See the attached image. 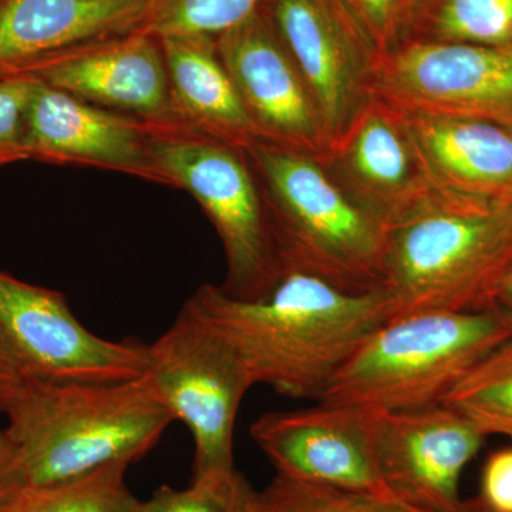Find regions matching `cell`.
Returning a JSON list of instances; mask_svg holds the SVG:
<instances>
[{"label": "cell", "instance_id": "obj_1", "mask_svg": "<svg viewBox=\"0 0 512 512\" xmlns=\"http://www.w3.org/2000/svg\"><path fill=\"white\" fill-rule=\"evenodd\" d=\"M185 303L234 346L255 386L316 402L367 336L393 318L383 289L350 293L302 272H284L256 299L202 284Z\"/></svg>", "mask_w": 512, "mask_h": 512}, {"label": "cell", "instance_id": "obj_2", "mask_svg": "<svg viewBox=\"0 0 512 512\" xmlns=\"http://www.w3.org/2000/svg\"><path fill=\"white\" fill-rule=\"evenodd\" d=\"M2 413L18 490L134 464L174 423L147 373L116 383L25 382Z\"/></svg>", "mask_w": 512, "mask_h": 512}, {"label": "cell", "instance_id": "obj_3", "mask_svg": "<svg viewBox=\"0 0 512 512\" xmlns=\"http://www.w3.org/2000/svg\"><path fill=\"white\" fill-rule=\"evenodd\" d=\"M511 271L512 202L437 188L387 231L383 291L393 318L495 309Z\"/></svg>", "mask_w": 512, "mask_h": 512}, {"label": "cell", "instance_id": "obj_4", "mask_svg": "<svg viewBox=\"0 0 512 512\" xmlns=\"http://www.w3.org/2000/svg\"><path fill=\"white\" fill-rule=\"evenodd\" d=\"M247 156L284 272L350 293L383 289L387 229L353 202L316 157L258 140Z\"/></svg>", "mask_w": 512, "mask_h": 512}, {"label": "cell", "instance_id": "obj_5", "mask_svg": "<svg viewBox=\"0 0 512 512\" xmlns=\"http://www.w3.org/2000/svg\"><path fill=\"white\" fill-rule=\"evenodd\" d=\"M510 338L512 322L498 309L396 316L367 336L319 402L386 412L437 406Z\"/></svg>", "mask_w": 512, "mask_h": 512}, {"label": "cell", "instance_id": "obj_6", "mask_svg": "<svg viewBox=\"0 0 512 512\" xmlns=\"http://www.w3.org/2000/svg\"><path fill=\"white\" fill-rule=\"evenodd\" d=\"M153 151L167 187L187 191L221 239L222 291L238 299L265 295L284 269L247 151L181 124L156 126Z\"/></svg>", "mask_w": 512, "mask_h": 512}, {"label": "cell", "instance_id": "obj_7", "mask_svg": "<svg viewBox=\"0 0 512 512\" xmlns=\"http://www.w3.org/2000/svg\"><path fill=\"white\" fill-rule=\"evenodd\" d=\"M147 375L174 421L191 433L192 477L235 468V421L255 384L234 346L184 302L148 345Z\"/></svg>", "mask_w": 512, "mask_h": 512}, {"label": "cell", "instance_id": "obj_8", "mask_svg": "<svg viewBox=\"0 0 512 512\" xmlns=\"http://www.w3.org/2000/svg\"><path fill=\"white\" fill-rule=\"evenodd\" d=\"M0 343L25 382L116 383L147 373L146 343L94 335L63 293L3 271Z\"/></svg>", "mask_w": 512, "mask_h": 512}, {"label": "cell", "instance_id": "obj_9", "mask_svg": "<svg viewBox=\"0 0 512 512\" xmlns=\"http://www.w3.org/2000/svg\"><path fill=\"white\" fill-rule=\"evenodd\" d=\"M372 96L404 113L512 128V46L402 40L373 64Z\"/></svg>", "mask_w": 512, "mask_h": 512}, {"label": "cell", "instance_id": "obj_10", "mask_svg": "<svg viewBox=\"0 0 512 512\" xmlns=\"http://www.w3.org/2000/svg\"><path fill=\"white\" fill-rule=\"evenodd\" d=\"M318 160L353 202L387 231L437 190L406 114L376 96Z\"/></svg>", "mask_w": 512, "mask_h": 512}, {"label": "cell", "instance_id": "obj_11", "mask_svg": "<svg viewBox=\"0 0 512 512\" xmlns=\"http://www.w3.org/2000/svg\"><path fill=\"white\" fill-rule=\"evenodd\" d=\"M215 43L259 140L322 157L329 141L319 111L264 9Z\"/></svg>", "mask_w": 512, "mask_h": 512}, {"label": "cell", "instance_id": "obj_12", "mask_svg": "<svg viewBox=\"0 0 512 512\" xmlns=\"http://www.w3.org/2000/svg\"><path fill=\"white\" fill-rule=\"evenodd\" d=\"M276 474L340 490L390 495L377 468L370 409L318 402L262 414L249 429Z\"/></svg>", "mask_w": 512, "mask_h": 512}, {"label": "cell", "instance_id": "obj_13", "mask_svg": "<svg viewBox=\"0 0 512 512\" xmlns=\"http://www.w3.org/2000/svg\"><path fill=\"white\" fill-rule=\"evenodd\" d=\"M380 477L393 497L437 508L456 507L460 478L485 437L444 404L386 412L370 409Z\"/></svg>", "mask_w": 512, "mask_h": 512}, {"label": "cell", "instance_id": "obj_14", "mask_svg": "<svg viewBox=\"0 0 512 512\" xmlns=\"http://www.w3.org/2000/svg\"><path fill=\"white\" fill-rule=\"evenodd\" d=\"M262 9L308 86L330 146L372 97L375 59L330 0H265Z\"/></svg>", "mask_w": 512, "mask_h": 512}, {"label": "cell", "instance_id": "obj_15", "mask_svg": "<svg viewBox=\"0 0 512 512\" xmlns=\"http://www.w3.org/2000/svg\"><path fill=\"white\" fill-rule=\"evenodd\" d=\"M156 124L101 109L37 79L28 111V160L99 168L167 187L153 151Z\"/></svg>", "mask_w": 512, "mask_h": 512}, {"label": "cell", "instance_id": "obj_16", "mask_svg": "<svg viewBox=\"0 0 512 512\" xmlns=\"http://www.w3.org/2000/svg\"><path fill=\"white\" fill-rule=\"evenodd\" d=\"M30 76L101 109L156 126L178 123L163 45L143 30L77 47L43 63Z\"/></svg>", "mask_w": 512, "mask_h": 512}, {"label": "cell", "instance_id": "obj_17", "mask_svg": "<svg viewBox=\"0 0 512 512\" xmlns=\"http://www.w3.org/2000/svg\"><path fill=\"white\" fill-rule=\"evenodd\" d=\"M151 0H0V79L143 29Z\"/></svg>", "mask_w": 512, "mask_h": 512}, {"label": "cell", "instance_id": "obj_18", "mask_svg": "<svg viewBox=\"0 0 512 512\" xmlns=\"http://www.w3.org/2000/svg\"><path fill=\"white\" fill-rule=\"evenodd\" d=\"M404 114L437 188L512 202L511 127L461 117Z\"/></svg>", "mask_w": 512, "mask_h": 512}, {"label": "cell", "instance_id": "obj_19", "mask_svg": "<svg viewBox=\"0 0 512 512\" xmlns=\"http://www.w3.org/2000/svg\"><path fill=\"white\" fill-rule=\"evenodd\" d=\"M175 120L192 131L247 150L259 140L214 37H158Z\"/></svg>", "mask_w": 512, "mask_h": 512}, {"label": "cell", "instance_id": "obj_20", "mask_svg": "<svg viewBox=\"0 0 512 512\" xmlns=\"http://www.w3.org/2000/svg\"><path fill=\"white\" fill-rule=\"evenodd\" d=\"M247 512H491L478 498L451 508L412 503L393 495L357 493L276 474L264 490H252Z\"/></svg>", "mask_w": 512, "mask_h": 512}, {"label": "cell", "instance_id": "obj_21", "mask_svg": "<svg viewBox=\"0 0 512 512\" xmlns=\"http://www.w3.org/2000/svg\"><path fill=\"white\" fill-rule=\"evenodd\" d=\"M484 437L512 440V338L487 353L444 397Z\"/></svg>", "mask_w": 512, "mask_h": 512}, {"label": "cell", "instance_id": "obj_22", "mask_svg": "<svg viewBox=\"0 0 512 512\" xmlns=\"http://www.w3.org/2000/svg\"><path fill=\"white\" fill-rule=\"evenodd\" d=\"M128 463H113L86 476L45 487L20 488L0 512H128Z\"/></svg>", "mask_w": 512, "mask_h": 512}, {"label": "cell", "instance_id": "obj_23", "mask_svg": "<svg viewBox=\"0 0 512 512\" xmlns=\"http://www.w3.org/2000/svg\"><path fill=\"white\" fill-rule=\"evenodd\" d=\"M412 40L512 46V0H436Z\"/></svg>", "mask_w": 512, "mask_h": 512}, {"label": "cell", "instance_id": "obj_24", "mask_svg": "<svg viewBox=\"0 0 512 512\" xmlns=\"http://www.w3.org/2000/svg\"><path fill=\"white\" fill-rule=\"evenodd\" d=\"M265 0H151L143 32L157 37H218L241 25Z\"/></svg>", "mask_w": 512, "mask_h": 512}, {"label": "cell", "instance_id": "obj_25", "mask_svg": "<svg viewBox=\"0 0 512 512\" xmlns=\"http://www.w3.org/2000/svg\"><path fill=\"white\" fill-rule=\"evenodd\" d=\"M254 488L239 471H214L192 477L188 487H164L147 500H137L128 512H247Z\"/></svg>", "mask_w": 512, "mask_h": 512}, {"label": "cell", "instance_id": "obj_26", "mask_svg": "<svg viewBox=\"0 0 512 512\" xmlns=\"http://www.w3.org/2000/svg\"><path fill=\"white\" fill-rule=\"evenodd\" d=\"M375 62L402 42L413 0H330Z\"/></svg>", "mask_w": 512, "mask_h": 512}, {"label": "cell", "instance_id": "obj_27", "mask_svg": "<svg viewBox=\"0 0 512 512\" xmlns=\"http://www.w3.org/2000/svg\"><path fill=\"white\" fill-rule=\"evenodd\" d=\"M36 83L30 74L0 79V168L28 160V111Z\"/></svg>", "mask_w": 512, "mask_h": 512}, {"label": "cell", "instance_id": "obj_28", "mask_svg": "<svg viewBox=\"0 0 512 512\" xmlns=\"http://www.w3.org/2000/svg\"><path fill=\"white\" fill-rule=\"evenodd\" d=\"M477 498L491 512H512V447L487 458Z\"/></svg>", "mask_w": 512, "mask_h": 512}, {"label": "cell", "instance_id": "obj_29", "mask_svg": "<svg viewBox=\"0 0 512 512\" xmlns=\"http://www.w3.org/2000/svg\"><path fill=\"white\" fill-rule=\"evenodd\" d=\"M15 448L6 430H0V508L16 493Z\"/></svg>", "mask_w": 512, "mask_h": 512}, {"label": "cell", "instance_id": "obj_30", "mask_svg": "<svg viewBox=\"0 0 512 512\" xmlns=\"http://www.w3.org/2000/svg\"><path fill=\"white\" fill-rule=\"evenodd\" d=\"M25 383L18 367L12 362L2 343H0V413L13 393Z\"/></svg>", "mask_w": 512, "mask_h": 512}, {"label": "cell", "instance_id": "obj_31", "mask_svg": "<svg viewBox=\"0 0 512 512\" xmlns=\"http://www.w3.org/2000/svg\"><path fill=\"white\" fill-rule=\"evenodd\" d=\"M495 309L503 312L505 316L512 322V271L510 275L505 279L503 288L497 296V302H495Z\"/></svg>", "mask_w": 512, "mask_h": 512}, {"label": "cell", "instance_id": "obj_32", "mask_svg": "<svg viewBox=\"0 0 512 512\" xmlns=\"http://www.w3.org/2000/svg\"><path fill=\"white\" fill-rule=\"evenodd\" d=\"M413 2H414V0H413ZM413 5H414V3H413Z\"/></svg>", "mask_w": 512, "mask_h": 512}]
</instances>
